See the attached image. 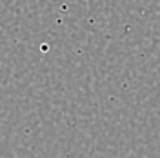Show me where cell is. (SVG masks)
Here are the masks:
<instances>
[]
</instances>
